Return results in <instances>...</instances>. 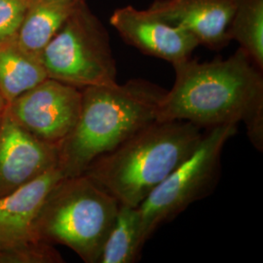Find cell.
Instances as JSON below:
<instances>
[{"mask_svg":"<svg viewBox=\"0 0 263 263\" xmlns=\"http://www.w3.org/2000/svg\"><path fill=\"white\" fill-rule=\"evenodd\" d=\"M175 82L156 111L157 121L201 128L244 123L251 143L263 151V76L243 49L227 59L173 65Z\"/></svg>","mask_w":263,"mask_h":263,"instance_id":"6da1fadb","label":"cell"},{"mask_svg":"<svg viewBox=\"0 0 263 263\" xmlns=\"http://www.w3.org/2000/svg\"><path fill=\"white\" fill-rule=\"evenodd\" d=\"M81 91L78 120L59 146V167L65 177L83 175L94 160L156 120L166 93L159 85L141 78Z\"/></svg>","mask_w":263,"mask_h":263,"instance_id":"7a4b0ae2","label":"cell"},{"mask_svg":"<svg viewBox=\"0 0 263 263\" xmlns=\"http://www.w3.org/2000/svg\"><path fill=\"white\" fill-rule=\"evenodd\" d=\"M202 129L187 121L154 120L94 160L84 174L119 204L140 207L197 148Z\"/></svg>","mask_w":263,"mask_h":263,"instance_id":"3957f363","label":"cell"},{"mask_svg":"<svg viewBox=\"0 0 263 263\" xmlns=\"http://www.w3.org/2000/svg\"><path fill=\"white\" fill-rule=\"evenodd\" d=\"M119 202L85 174L65 177L49 192L35 223L39 242L63 245L98 263Z\"/></svg>","mask_w":263,"mask_h":263,"instance_id":"277c9868","label":"cell"},{"mask_svg":"<svg viewBox=\"0 0 263 263\" xmlns=\"http://www.w3.org/2000/svg\"><path fill=\"white\" fill-rule=\"evenodd\" d=\"M49 78L84 89L117 82L106 28L81 0L40 55Z\"/></svg>","mask_w":263,"mask_h":263,"instance_id":"5b68a950","label":"cell"},{"mask_svg":"<svg viewBox=\"0 0 263 263\" xmlns=\"http://www.w3.org/2000/svg\"><path fill=\"white\" fill-rule=\"evenodd\" d=\"M237 132L236 124L210 128L194 152L141 203L139 210L144 244L160 226L213 192L220 177L223 147Z\"/></svg>","mask_w":263,"mask_h":263,"instance_id":"8992f818","label":"cell"},{"mask_svg":"<svg viewBox=\"0 0 263 263\" xmlns=\"http://www.w3.org/2000/svg\"><path fill=\"white\" fill-rule=\"evenodd\" d=\"M64 178L62 170L55 166L0 197V247L15 254L18 263L63 261L52 245L38 241L35 223L49 192Z\"/></svg>","mask_w":263,"mask_h":263,"instance_id":"52a82bcc","label":"cell"},{"mask_svg":"<svg viewBox=\"0 0 263 263\" xmlns=\"http://www.w3.org/2000/svg\"><path fill=\"white\" fill-rule=\"evenodd\" d=\"M81 104V89L47 78L7 104L6 112L29 134L60 146L74 128Z\"/></svg>","mask_w":263,"mask_h":263,"instance_id":"ba28073f","label":"cell"},{"mask_svg":"<svg viewBox=\"0 0 263 263\" xmlns=\"http://www.w3.org/2000/svg\"><path fill=\"white\" fill-rule=\"evenodd\" d=\"M109 21L127 44L172 66L190 59L200 46L190 33L159 19L147 9L127 5L115 10Z\"/></svg>","mask_w":263,"mask_h":263,"instance_id":"9c48e42d","label":"cell"},{"mask_svg":"<svg viewBox=\"0 0 263 263\" xmlns=\"http://www.w3.org/2000/svg\"><path fill=\"white\" fill-rule=\"evenodd\" d=\"M59 166V145L23 129L7 112L0 124V197Z\"/></svg>","mask_w":263,"mask_h":263,"instance_id":"30bf717a","label":"cell"},{"mask_svg":"<svg viewBox=\"0 0 263 263\" xmlns=\"http://www.w3.org/2000/svg\"><path fill=\"white\" fill-rule=\"evenodd\" d=\"M234 4L235 0H155L147 10L190 33L199 45L219 50L231 41L229 27Z\"/></svg>","mask_w":263,"mask_h":263,"instance_id":"8fae6325","label":"cell"},{"mask_svg":"<svg viewBox=\"0 0 263 263\" xmlns=\"http://www.w3.org/2000/svg\"><path fill=\"white\" fill-rule=\"evenodd\" d=\"M81 0H31L16 44L32 56L40 55L63 28Z\"/></svg>","mask_w":263,"mask_h":263,"instance_id":"7c38bea8","label":"cell"},{"mask_svg":"<svg viewBox=\"0 0 263 263\" xmlns=\"http://www.w3.org/2000/svg\"><path fill=\"white\" fill-rule=\"evenodd\" d=\"M49 78L40 58L16 42L0 45V92L8 104Z\"/></svg>","mask_w":263,"mask_h":263,"instance_id":"4fadbf2b","label":"cell"},{"mask_svg":"<svg viewBox=\"0 0 263 263\" xmlns=\"http://www.w3.org/2000/svg\"><path fill=\"white\" fill-rule=\"evenodd\" d=\"M143 246L139 207L119 204L98 263L136 262Z\"/></svg>","mask_w":263,"mask_h":263,"instance_id":"5bb4252c","label":"cell"},{"mask_svg":"<svg viewBox=\"0 0 263 263\" xmlns=\"http://www.w3.org/2000/svg\"><path fill=\"white\" fill-rule=\"evenodd\" d=\"M229 36L263 70V0H235Z\"/></svg>","mask_w":263,"mask_h":263,"instance_id":"9a60e30c","label":"cell"},{"mask_svg":"<svg viewBox=\"0 0 263 263\" xmlns=\"http://www.w3.org/2000/svg\"><path fill=\"white\" fill-rule=\"evenodd\" d=\"M31 0H0V45L14 42Z\"/></svg>","mask_w":263,"mask_h":263,"instance_id":"2e32d148","label":"cell"},{"mask_svg":"<svg viewBox=\"0 0 263 263\" xmlns=\"http://www.w3.org/2000/svg\"><path fill=\"white\" fill-rule=\"evenodd\" d=\"M0 263H14L13 256L9 252L3 251L0 247Z\"/></svg>","mask_w":263,"mask_h":263,"instance_id":"e0dca14e","label":"cell"},{"mask_svg":"<svg viewBox=\"0 0 263 263\" xmlns=\"http://www.w3.org/2000/svg\"><path fill=\"white\" fill-rule=\"evenodd\" d=\"M6 107H7V104H6L3 96H2L1 92H0V124H1V121L3 119V116H4L5 111H6Z\"/></svg>","mask_w":263,"mask_h":263,"instance_id":"ac0fdd59","label":"cell"}]
</instances>
